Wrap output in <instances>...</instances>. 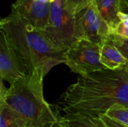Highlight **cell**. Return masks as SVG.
Segmentation results:
<instances>
[{
  "instance_id": "obj_18",
  "label": "cell",
  "mask_w": 128,
  "mask_h": 127,
  "mask_svg": "<svg viewBox=\"0 0 128 127\" xmlns=\"http://www.w3.org/2000/svg\"><path fill=\"white\" fill-rule=\"evenodd\" d=\"M56 127H64L63 125H62V124H60L59 123H58L57 124V125H56Z\"/></svg>"
},
{
  "instance_id": "obj_15",
  "label": "cell",
  "mask_w": 128,
  "mask_h": 127,
  "mask_svg": "<svg viewBox=\"0 0 128 127\" xmlns=\"http://www.w3.org/2000/svg\"><path fill=\"white\" fill-rule=\"evenodd\" d=\"M107 40L112 43L128 60V39L114 34H110Z\"/></svg>"
},
{
  "instance_id": "obj_5",
  "label": "cell",
  "mask_w": 128,
  "mask_h": 127,
  "mask_svg": "<svg viewBox=\"0 0 128 127\" xmlns=\"http://www.w3.org/2000/svg\"><path fill=\"white\" fill-rule=\"evenodd\" d=\"M101 45L86 40H77L65 52L66 64L78 75L106 69L100 62Z\"/></svg>"
},
{
  "instance_id": "obj_14",
  "label": "cell",
  "mask_w": 128,
  "mask_h": 127,
  "mask_svg": "<svg viewBox=\"0 0 128 127\" xmlns=\"http://www.w3.org/2000/svg\"><path fill=\"white\" fill-rule=\"evenodd\" d=\"M118 17L120 22L116 27L111 31L110 34H114L128 39V13L120 11L118 13Z\"/></svg>"
},
{
  "instance_id": "obj_1",
  "label": "cell",
  "mask_w": 128,
  "mask_h": 127,
  "mask_svg": "<svg viewBox=\"0 0 128 127\" xmlns=\"http://www.w3.org/2000/svg\"><path fill=\"white\" fill-rule=\"evenodd\" d=\"M54 105L58 115L99 118L115 105L128 108V70L104 69L79 75Z\"/></svg>"
},
{
  "instance_id": "obj_19",
  "label": "cell",
  "mask_w": 128,
  "mask_h": 127,
  "mask_svg": "<svg viewBox=\"0 0 128 127\" xmlns=\"http://www.w3.org/2000/svg\"><path fill=\"white\" fill-rule=\"evenodd\" d=\"M127 69H128V67H127Z\"/></svg>"
},
{
  "instance_id": "obj_6",
  "label": "cell",
  "mask_w": 128,
  "mask_h": 127,
  "mask_svg": "<svg viewBox=\"0 0 128 127\" xmlns=\"http://www.w3.org/2000/svg\"><path fill=\"white\" fill-rule=\"evenodd\" d=\"M110 34V28L100 14L94 0L75 13V37L102 45Z\"/></svg>"
},
{
  "instance_id": "obj_16",
  "label": "cell",
  "mask_w": 128,
  "mask_h": 127,
  "mask_svg": "<svg viewBox=\"0 0 128 127\" xmlns=\"http://www.w3.org/2000/svg\"><path fill=\"white\" fill-rule=\"evenodd\" d=\"M93 0H67L70 7L76 13L83 7L88 6Z\"/></svg>"
},
{
  "instance_id": "obj_4",
  "label": "cell",
  "mask_w": 128,
  "mask_h": 127,
  "mask_svg": "<svg viewBox=\"0 0 128 127\" xmlns=\"http://www.w3.org/2000/svg\"><path fill=\"white\" fill-rule=\"evenodd\" d=\"M43 32L54 44L66 49L77 40L75 37V12L67 0H51L48 24Z\"/></svg>"
},
{
  "instance_id": "obj_2",
  "label": "cell",
  "mask_w": 128,
  "mask_h": 127,
  "mask_svg": "<svg viewBox=\"0 0 128 127\" xmlns=\"http://www.w3.org/2000/svg\"><path fill=\"white\" fill-rule=\"evenodd\" d=\"M0 31L23 59L28 74L41 70L44 76L59 64H64L66 49L58 47L40 31L22 18L10 13L2 18Z\"/></svg>"
},
{
  "instance_id": "obj_3",
  "label": "cell",
  "mask_w": 128,
  "mask_h": 127,
  "mask_svg": "<svg viewBox=\"0 0 128 127\" xmlns=\"http://www.w3.org/2000/svg\"><path fill=\"white\" fill-rule=\"evenodd\" d=\"M41 70L22 77L7 88L1 80L0 97L23 118L30 127H56L58 116L54 106L44 97V77Z\"/></svg>"
},
{
  "instance_id": "obj_9",
  "label": "cell",
  "mask_w": 128,
  "mask_h": 127,
  "mask_svg": "<svg viewBox=\"0 0 128 127\" xmlns=\"http://www.w3.org/2000/svg\"><path fill=\"white\" fill-rule=\"evenodd\" d=\"M100 62L106 69L111 70H122L128 65V59L108 40L101 45Z\"/></svg>"
},
{
  "instance_id": "obj_12",
  "label": "cell",
  "mask_w": 128,
  "mask_h": 127,
  "mask_svg": "<svg viewBox=\"0 0 128 127\" xmlns=\"http://www.w3.org/2000/svg\"><path fill=\"white\" fill-rule=\"evenodd\" d=\"M99 118L106 127H128V108L115 105Z\"/></svg>"
},
{
  "instance_id": "obj_7",
  "label": "cell",
  "mask_w": 128,
  "mask_h": 127,
  "mask_svg": "<svg viewBox=\"0 0 128 127\" xmlns=\"http://www.w3.org/2000/svg\"><path fill=\"white\" fill-rule=\"evenodd\" d=\"M25 62L0 31V77L10 85L27 75Z\"/></svg>"
},
{
  "instance_id": "obj_8",
  "label": "cell",
  "mask_w": 128,
  "mask_h": 127,
  "mask_svg": "<svg viewBox=\"0 0 128 127\" xmlns=\"http://www.w3.org/2000/svg\"><path fill=\"white\" fill-rule=\"evenodd\" d=\"M51 0H16L11 5V13L34 28L44 31L47 26Z\"/></svg>"
},
{
  "instance_id": "obj_13",
  "label": "cell",
  "mask_w": 128,
  "mask_h": 127,
  "mask_svg": "<svg viewBox=\"0 0 128 127\" xmlns=\"http://www.w3.org/2000/svg\"><path fill=\"white\" fill-rule=\"evenodd\" d=\"M58 123L65 127H106L99 118L82 115H59Z\"/></svg>"
},
{
  "instance_id": "obj_10",
  "label": "cell",
  "mask_w": 128,
  "mask_h": 127,
  "mask_svg": "<svg viewBox=\"0 0 128 127\" xmlns=\"http://www.w3.org/2000/svg\"><path fill=\"white\" fill-rule=\"evenodd\" d=\"M101 16L110 28V32L120 22L118 13L120 9V0H94Z\"/></svg>"
},
{
  "instance_id": "obj_17",
  "label": "cell",
  "mask_w": 128,
  "mask_h": 127,
  "mask_svg": "<svg viewBox=\"0 0 128 127\" xmlns=\"http://www.w3.org/2000/svg\"><path fill=\"white\" fill-rule=\"evenodd\" d=\"M120 9L122 12L128 13V0H120Z\"/></svg>"
},
{
  "instance_id": "obj_11",
  "label": "cell",
  "mask_w": 128,
  "mask_h": 127,
  "mask_svg": "<svg viewBox=\"0 0 128 127\" xmlns=\"http://www.w3.org/2000/svg\"><path fill=\"white\" fill-rule=\"evenodd\" d=\"M0 127H30L28 121L0 97Z\"/></svg>"
}]
</instances>
